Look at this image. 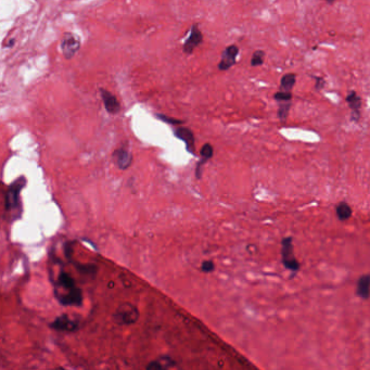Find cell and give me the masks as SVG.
I'll list each match as a JSON object with an SVG mask.
<instances>
[{
	"label": "cell",
	"instance_id": "obj_1",
	"mask_svg": "<svg viewBox=\"0 0 370 370\" xmlns=\"http://www.w3.org/2000/svg\"><path fill=\"white\" fill-rule=\"evenodd\" d=\"M54 295L60 304L65 306H80L83 303L81 290L64 271L59 273L58 280L54 283Z\"/></svg>",
	"mask_w": 370,
	"mask_h": 370
},
{
	"label": "cell",
	"instance_id": "obj_2",
	"mask_svg": "<svg viewBox=\"0 0 370 370\" xmlns=\"http://www.w3.org/2000/svg\"><path fill=\"white\" fill-rule=\"evenodd\" d=\"M139 310L134 304L123 303L113 314V321L120 326H130L138 321Z\"/></svg>",
	"mask_w": 370,
	"mask_h": 370
},
{
	"label": "cell",
	"instance_id": "obj_3",
	"mask_svg": "<svg viewBox=\"0 0 370 370\" xmlns=\"http://www.w3.org/2000/svg\"><path fill=\"white\" fill-rule=\"evenodd\" d=\"M26 185V179L24 177L17 178L16 181H13L10 185L7 193V208L10 209H15L20 207L19 200L22 189Z\"/></svg>",
	"mask_w": 370,
	"mask_h": 370
},
{
	"label": "cell",
	"instance_id": "obj_4",
	"mask_svg": "<svg viewBox=\"0 0 370 370\" xmlns=\"http://www.w3.org/2000/svg\"><path fill=\"white\" fill-rule=\"evenodd\" d=\"M80 48V40L72 33H64L61 39V50L65 59L70 60Z\"/></svg>",
	"mask_w": 370,
	"mask_h": 370
},
{
	"label": "cell",
	"instance_id": "obj_5",
	"mask_svg": "<svg viewBox=\"0 0 370 370\" xmlns=\"http://www.w3.org/2000/svg\"><path fill=\"white\" fill-rule=\"evenodd\" d=\"M282 263L287 269L296 272L300 269V264L296 261L293 253V244L292 238H286L282 240Z\"/></svg>",
	"mask_w": 370,
	"mask_h": 370
},
{
	"label": "cell",
	"instance_id": "obj_6",
	"mask_svg": "<svg viewBox=\"0 0 370 370\" xmlns=\"http://www.w3.org/2000/svg\"><path fill=\"white\" fill-rule=\"evenodd\" d=\"M51 328L54 330L63 331V332H74L80 328V322L76 319H73L68 315H62L54 319L51 322Z\"/></svg>",
	"mask_w": 370,
	"mask_h": 370
},
{
	"label": "cell",
	"instance_id": "obj_7",
	"mask_svg": "<svg viewBox=\"0 0 370 370\" xmlns=\"http://www.w3.org/2000/svg\"><path fill=\"white\" fill-rule=\"evenodd\" d=\"M238 54H239L238 46L236 45L228 46V47L222 52V60L218 64L219 71H227L229 70L232 65H235L236 59L237 57H238Z\"/></svg>",
	"mask_w": 370,
	"mask_h": 370
},
{
	"label": "cell",
	"instance_id": "obj_8",
	"mask_svg": "<svg viewBox=\"0 0 370 370\" xmlns=\"http://www.w3.org/2000/svg\"><path fill=\"white\" fill-rule=\"evenodd\" d=\"M203 42V36L201 33L198 25H193L191 27V32L188 39L184 44V52L187 54H191L193 50Z\"/></svg>",
	"mask_w": 370,
	"mask_h": 370
},
{
	"label": "cell",
	"instance_id": "obj_9",
	"mask_svg": "<svg viewBox=\"0 0 370 370\" xmlns=\"http://www.w3.org/2000/svg\"><path fill=\"white\" fill-rule=\"evenodd\" d=\"M113 158L115 160V164L120 170L124 171L127 170L132 162V155L130 151L125 147H122L120 149H117L114 151L113 153Z\"/></svg>",
	"mask_w": 370,
	"mask_h": 370
},
{
	"label": "cell",
	"instance_id": "obj_10",
	"mask_svg": "<svg viewBox=\"0 0 370 370\" xmlns=\"http://www.w3.org/2000/svg\"><path fill=\"white\" fill-rule=\"evenodd\" d=\"M100 94H101L104 108L110 114H116L121 111V104L115 96L104 88L100 89Z\"/></svg>",
	"mask_w": 370,
	"mask_h": 370
},
{
	"label": "cell",
	"instance_id": "obj_11",
	"mask_svg": "<svg viewBox=\"0 0 370 370\" xmlns=\"http://www.w3.org/2000/svg\"><path fill=\"white\" fill-rule=\"evenodd\" d=\"M346 102L349 103L352 110V121L358 122L360 117V108H362V98L354 90H351L346 96Z\"/></svg>",
	"mask_w": 370,
	"mask_h": 370
},
{
	"label": "cell",
	"instance_id": "obj_12",
	"mask_svg": "<svg viewBox=\"0 0 370 370\" xmlns=\"http://www.w3.org/2000/svg\"><path fill=\"white\" fill-rule=\"evenodd\" d=\"M175 136L184 141L187 150L190 153L194 154V136L193 131L189 129H186V127H178V129H175Z\"/></svg>",
	"mask_w": 370,
	"mask_h": 370
},
{
	"label": "cell",
	"instance_id": "obj_13",
	"mask_svg": "<svg viewBox=\"0 0 370 370\" xmlns=\"http://www.w3.org/2000/svg\"><path fill=\"white\" fill-rule=\"evenodd\" d=\"M213 152H214L213 147L209 144H205L202 147V149H201L200 153H201V158L202 159H201L200 163L198 164V166H196V168H195V176L198 178L201 177V165L207 162L209 159L212 158Z\"/></svg>",
	"mask_w": 370,
	"mask_h": 370
},
{
	"label": "cell",
	"instance_id": "obj_14",
	"mask_svg": "<svg viewBox=\"0 0 370 370\" xmlns=\"http://www.w3.org/2000/svg\"><path fill=\"white\" fill-rule=\"evenodd\" d=\"M369 275H364L359 278L357 282V294L364 300H368L369 298Z\"/></svg>",
	"mask_w": 370,
	"mask_h": 370
},
{
	"label": "cell",
	"instance_id": "obj_15",
	"mask_svg": "<svg viewBox=\"0 0 370 370\" xmlns=\"http://www.w3.org/2000/svg\"><path fill=\"white\" fill-rule=\"evenodd\" d=\"M337 212V216L340 221H348V219L352 216V209L348 203L345 202H341L338 205L336 209Z\"/></svg>",
	"mask_w": 370,
	"mask_h": 370
},
{
	"label": "cell",
	"instance_id": "obj_16",
	"mask_svg": "<svg viewBox=\"0 0 370 370\" xmlns=\"http://www.w3.org/2000/svg\"><path fill=\"white\" fill-rule=\"evenodd\" d=\"M295 85V74L293 73H288L283 75L280 81V88L282 91H291Z\"/></svg>",
	"mask_w": 370,
	"mask_h": 370
},
{
	"label": "cell",
	"instance_id": "obj_17",
	"mask_svg": "<svg viewBox=\"0 0 370 370\" xmlns=\"http://www.w3.org/2000/svg\"><path fill=\"white\" fill-rule=\"evenodd\" d=\"M291 109V101H282L279 102V109H278V116L281 122H286L289 111Z\"/></svg>",
	"mask_w": 370,
	"mask_h": 370
},
{
	"label": "cell",
	"instance_id": "obj_18",
	"mask_svg": "<svg viewBox=\"0 0 370 370\" xmlns=\"http://www.w3.org/2000/svg\"><path fill=\"white\" fill-rule=\"evenodd\" d=\"M264 59H265V52L262 51V50H257L255 51L252 56V59H251V65L252 66H259L264 63Z\"/></svg>",
	"mask_w": 370,
	"mask_h": 370
},
{
	"label": "cell",
	"instance_id": "obj_19",
	"mask_svg": "<svg viewBox=\"0 0 370 370\" xmlns=\"http://www.w3.org/2000/svg\"><path fill=\"white\" fill-rule=\"evenodd\" d=\"M273 99L277 100L278 102H282V101H291L292 100V94L291 91H278L275 95H273Z\"/></svg>",
	"mask_w": 370,
	"mask_h": 370
},
{
	"label": "cell",
	"instance_id": "obj_20",
	"mask_svg": "<svg viewBox=\"0 0 370 370\" xmlns=\"http://www.w3.org/2000/svg\"><path fill=\"white\" fill-rule=\"evenodd\" d=\"M76 268L79 269V272L81 273H85V275H93V273H96V267L95 265H81V264H75Z\"/></svg>",
	"mask_w": 370,
	"mask_h": 370
},
{
	"label": "cell",
	"instance_id": "obj_21",
	"mask_svg": "<svg viewBox=\"0 0 370 370\" xmlns=\"http://www.w3.org/2000/svg\"><path fill=\"white\" fill-rule=\"evenodd\" d=\"M157 117L159 118V120H161L163 122L167 123V124H172V125H180L184 123V121H180V120H177V118H173V117H170L165 115V114H157Z\"/></svg>",
	"mask_w": 370,
	"mask_h": 370
},
{
	"label": "cell",
	"instance_id": "obj_22",
	"mask_svg": "<svg viewBox=\"0 0 370 370\" xmlns=\"http://www.w3.org/2000/svg\"><path fill=\"white\" fill-rule=\"evenodd\" d=\"M158 362L160 363V365H161L163 369L170 368V367L174 366V365H175L174 360L171 359L170 357H162V358H160V359L158 360Z\"/></svg>",
	"mask_w": 370,
	"mask_h": 370
},
{
	"label": "cell",
	"instance_id": "obj_23",
	"mask_svg": "<svg viewBox=\"0 0 370 370\" xmlns=\"http://www.w3.org/2000/svg\"><path fill=\"white\" fill-rule=\"evenodd\" d=\"M201 269L204 273H212L215 269V265H214L212 261H204L202 263V266H201Z\"/></svg>",
	"mask_w": 370,
	"mask_h": 370
},
{
	"label": "cell",
	"instance_id": "obj_24",
	"mask_svg": "<svg viewBox=\"0 0 370 370\" xmlns=\"http://www.w3.org/2000/svg\"><path fill=\"white\" fill-rule=\"evenodd\" d=\"M147 369H148V370H152V369H153V370H154V369L161 370V369H163V368H162L161 365H160V363L158 362V360H155V362H151V363H150V364L148 365Z\"/></svg>",
	"mask_w": 370,
	"mask_h": 370
},
{
	"label": "cell",
	"instance_id": "obj_25",
	"mask_svg": "<svg viewBox=\"0 0 370 370\" xmlns=\"http://www.w3.org/2000/svg\"><path fill=\"white\" fill-rule=\"evenodd\" d=\"M323 85H325V80H323L322 79H318V77H316V89H322L323 87Z\"/></svg>",
	"mask_w": 370,
	"mask_h": 370
},
{
	"label": "cell",
	"instance_id": "obj_26",
	"mask_svg": "<svg viewBox=\"0 0 370 370\" xmlns=\"http://www.w3.org/2000/svg\"><path fill=\"white\" fill-rule=\"evenodd\" d=\"M327 1H328V3H333V2H335L336 1V0H327Z\"/></svg>",
	"mask_w": 370,
	"mask_h": 370
}]
</instances>
